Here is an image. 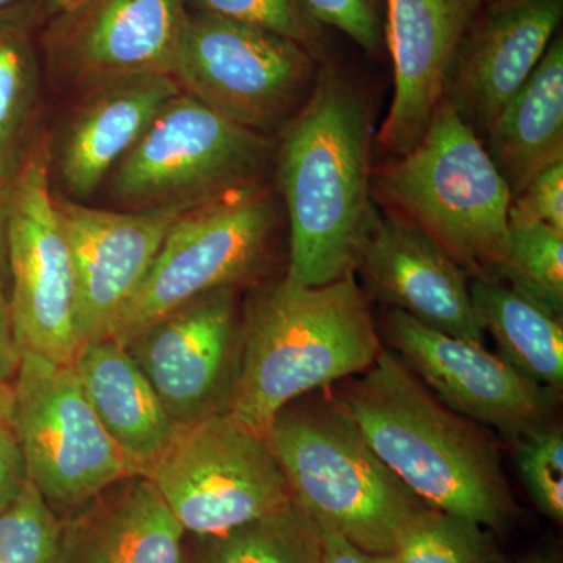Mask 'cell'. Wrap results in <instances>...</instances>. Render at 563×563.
<instances>
[{
    "label": "cell",
    "mask_w": 563,
    "mask_h": 563,
    "mask_svg": "<svg viewBox=\"0 0 563 563\" xmlns=\"http://www.w3.org/2000/svg\"><path fill=\"white\" fill-rule=\"evenodd\" d=\"M184 563H322V536L295 501L221 536L196 537Z\"/></svg>",
    "instance_id": "cell-25"
},
{
    "label": "cell",
    "mask_w": 563,
    "mask_h": 563,
    "mask_svg": "<svg viewBox=\"0 0 563 563\" xmlns=\"http://www.w3.org/2000/svg\"><path fill=\"white\" fill-rule=\"evenodd\" d=\"M372 121L365 99L332 63L280 132L277 190L290 225L285 276L307 287L355 274L377 210L372 191Z\"/></svg>",
    "instance_id": "cell-1"
},
{
    "label": "cell",
    "mask_w": 563,
    "mask_h": 563,
    "mask_svg": "<svg viewBox=\"0 0 563 563\" xmlns=\"http://www.w3.org/2000/svg\"><path fill=\"white\" fill-rule=\"evenodd\" d=\"M33 2L0 13V179L10 184L36 136L40 63Z\"/></svg>",
    "instance_id": "cell-24"
},
{
    "label": "cell",
    "mask_w": 563,
    "mask_h": 563,
    "mask_svg": "<svg viewBox=\"0 0 563 563\" xmlns=\"http://www.w3.org/2000/svg\"><path fill=\"white\" fill-rule=\"evenodd\" d=\"M187 0H81L52 18L43 49L55 74L81 91L136 76H172Z\"/></svg>",
    "instance_id": "cell-13"
},
{
    "label": "cell",
    "mask_w": 563,
    "mask_h": 563,
    "mask_svg": "<svg viewBox=\"0 0 563 563\" xmlns=\"http://www.w3.org/2000/svg\"><path fill=\"white\" fill-rule=\"evenodd\" d=\"M76 276L80 343L103 339L150 272L166 235L195 203L132 211L92 209L54 196ZM202 206V203H201Z\"/></svg>",
    "instance_id": "cell-15"
},
{
    "label": "cell",
    "mask_w": 563,
    "mask_h": 563,
    "mask_svg": "<svg viewBox=\"0 0 563 563\" xmlns=\"http://www.w3.org/2000/svg\"><path fill=\"white\" fill-rule=\"evenodd\" d=\"M372 191L385 211L420 229L473 279L495 280L509 242L512 192L446 99L413 150L373 169Z\"/></svg>",
    "instance_id": "cell-5"
},
{
    "label": "cell",
    "mask_w": 563,
    "mask_h": 563,
    "mask_svg": "<svg viewBox=\"0 0 563 563\" xmlns=\"http://www.w3.org/2000/svg\"><path fill=\"white\" fill-rule=\"evenodd\" d=\"M196 13L225 18L285 36L325 62V38L303 0H187Z\"/></svg>",
    "instance_id": "cell-29"
},
{
    "label": "cell",
    "mask_w": 563,
    "mask_h": 563,
    "mask_svg": "<svg viewBox=\"0 0 563 563\" xmlns=\"http://www.w3.org/2000/svg\"><path fill=\"white\" fill-rule=\"evenodd\" d=\"M518 563H558V561L554 558H550V555L533 554Z\"/></svg>",
    "instance_id": "cell-39"
},
{
    "label": "cell",
    "mask_w": 563,
    "mask_h": 563,
    "mask_svg": "<svg viewBox=\"0 0 563 563\" xmlns=\"http://www.w3.org/2000/svg\"><path fill=\"white\" fill-rule=\"evenodd\" d=\"M22 358V347L14 333L10 303L0 291V383L13 384Z\"/></svg>",
    "instance_id": "cell-34"
},
{
    "label": "cell",
    "mask_w": 563,
    "mask_h": 563,
    "mask_svg": "<svg viewBox=\"0 0 563 563\" xmlns=\"http://www.w3.org/2000/svg\"><path fill=\"white\" fill-rule=\"evenodd\" d=\"M180 91L172 76L128 77L84 91L58 151L66 190L77 198L98 190L163 103Z\"/></svg>",
    "instance_id": "cell-20"
},
{
    "label": "cell",
    "mask_w": 563,
    "mask_h": 563,
    "mask_svg": "<svg viewBox=\"0 0 563 563\" xmlns=\"http://www.w3.org/2000/svg\"><path fill=\"white\" fill-rule=\"evenodd\" d=\"M22 2H25V0H0V13L13 9V7L20 5Z\"/></svg>",
    "instance_id": "cell-40"
},
{
    "label": "cell",
    "mask_w": 563,
    "mask_h": 563,
    "mask_svg": "<svg viewBox=\"0 0 563 563\" xmlns=\"http://www.w3.org/2000/svg\"><path fill=\"white\" fill-rule=\"evenodd\" d=\"M80 2L81 0H33V7H35L38 21L47 22L52 18L73 9V7Z\"/></svg>",
    "instance_id": "cell-38"
},
{
    "label": "cell",
    "mask_w": 563,
    "mask_h": 563,
    "mask_svg": "<svg viewBox=\"0 0 563 563\" xmlns=\"http://www.w3.org/2000/svg\"><path fill=\"white\" fill-rule=\"evenodd\" d=\"M377 299L435 331L484 344L470 274L420 229L377 211L357 269Z\"/></svg>",
    "instance_id": "cell-18"
},
{
    "label": "cell",
    "mask_w": 563,
    "mask_h": 563,
    "mask_svg": "<svg viewBox=\"0 0 563 563\" xmlns=\"http://www.w3.org/2000/svg\"><path fill=\"white\" fill-rule=\"evenodd\" d=\"M485 0H384L393 98L377 133L388 158L413 150L443 101L455 55Z\"/></svg>",
    "instance_id": "cell-16"
},
{
    "label": "cell",
    "mask_w": 563,
    "mask_h": 563,
    "mask_svg": "<svg viewBox=\"0 0 563 563\" xmlns=\"http://www.w3.org/2000/svg\"><path fill=\"white\" fill-rule=\"evenodd\" d=\"M13 384L0 383V433L13 432Z\"/></svg>",
    "instance_id": "cell-37"
},
{
    "label": "cell",
    "mask_w": 563,
    "mask_h": 563,
    "mask_svg": "<svg viewBox=\"0 0 563 563\" xmlns=\"http://www.w3.org/2000/svg\"><path fill=\"white\" fill-rule=\"evenodd\" d=\"M143 476L195 537L221 536L292 501L265 437L229 412L181 428Z\"/></svg>",
    "instance_id": "cell-9"
},
{
    "label": "cell",
    "mask_w": 563,
    "mask_h": 563,
    "mask_svg": "<svg viewBox=\"0 0 563 563\" xmlns=\"http://www.w3.org/2000/svg\"><path fill=\"white\" fill-rule=\"evenodd\" d=\"M495 280L562 320L563 232L509 214L506 257Z\"/></svg>",
    "instance_id": "cell-26"
},
{
    "label": "cell",
    "mask_w": 563,
    "mask_h": 563,
    "mask_svg": "<svg viewBox=\"0 0 563 563\" xmlns=\"http://www.w3.org/2000/svg\"><path fill=\"white\" fill-rule=\"evenodd\" d=\"M124 347L177 428L228 412L242 350L235 288L192 299Z\"/></svg>",
    "instance_id": "cell-12"
},
{
    "label": "cell",
    "mask_w": 563,
    "mask_h": 563,
    "mask_svg": "<svg viewBox=\"0 0 563 563\" xmlns=\"http://www.w3.org/2000/svg\"><path fill=\"white\" fill-rule=\"evenodd\" d=\"M313 20L350 36L368 54L385 47L384 0H303Z\"/></svg>",
    "instance_id": "cell-31"
},
{
    "label": "cell",
    "mask_w": 563,
    "mask_h": 563,
    "mask_svg": "<svg viewBox=\"0 0 563 563\" xmlns=\"http://www.w3.org/2000/svg\"><path fill=\"white\" fill-rule=\"evenodd\" d=\"M385 336L410 372L455 413L514 443L547 424L558 391L520 376L484 344L446 335L396 309L385 317Z\"/></svg>",
    "instance_id": "cell-14"
},
{
    "label": "cell",
    "mask_w": 563,
    "mask_h": 563,
    "mask_svg": "<svg viewBox=\"0 0 563 563\" xmlns=\"http://www.w3.org/2000/svg\"><path fill=\"white\" fill-rule=\"evenodd\" d=\"M391 563H504L483 526L426 507L399 537Z\"/></svg>",
    "instance_id": "cell-27"
},
{
    "label": "cell",
    "mask_w": 563,
    "mask_h": 563,
    "mask_svg": "<svg viewBox=\"0 0 563 563\" xmlns=\"http://www.w3.org/2000/svg\"><path fill=\"white\" fill-rule=\"evenodd\" d=\"M563 18V0H490L474 18L444 98L476 133H487L539 66Z\"/></svg>",
    "instance_id": "cell-17"
},
{
    "label": "cell",
    "mask_w": 563,
    "mask_h": 563,
    "mask_svg": "<svg viewBox=\"0 0 563 563\" xmlns=\"http://www.w3.org/2000/svg\"><path fill=\"white\" fill-rule=\"evenodd\" d=\"M321 529L322 563H391L388 555L365 553L361 548L347 542L339 532Z\"/></svg>",
    "instance_id": "cell-35"
},
{
    "label": "cell",
    "mask_w": 563,
    "mask_h": 563,
    "mask_svg": "<svg viewBox=\"0 0 563 563\" xmlns=\"http://www.w3.org/2000/svg\"><path fill=\"white\" fill-rule=\"evenodd\" d=\"M49 147L36 133L7 202L11 321L22 351L73 365L77 332L76 276L51 191Z\"/></svg>",
    "instance_id": "cell-11"
},
{
    "label": "cell",
    "mask_w": 563,
    "mask_h": 563,
    "mask_svg": "<svg viewBox=\"0 0 563 563\" xmlns=\"http://www.w3.org/2000/svg\"><path fill=\"white\" fill-rule=\"evenodd\" d=\"M470 291L485 333L510 368L550 390L563 385L562 320L499 280L473 279Z\"/></svg>",
    "instance_id": "cell-23"
},
{
    "label": "cell",
    "mask_w": 563,
    "mask_h": 563,
    "mask_svg": "<svg viewBox=\"0 0 563 563\" xmlns=\"http://www.w3.org/2000/svg\"><path fill=\"white\" fill-rule=\"evenodd\" d=\"M333 393L377 457L422 503L496 531L514 520L495 437L444 406L398 355L380 351Z\"/></svg>",
    "instance_id": "cell-2"
},
{
    "label": "cell",
    "mask_w": 563,
    "mask_h": 563,
    "mask_svg": "<svg viewBox=\"0 0 563 563\" xmlns=\"http://www.w3.org/2000/svg\"><path fill=\"white\" fill-rule=\"evenodd\" d=\"M265 439L292 501L365 553L391 555L407 526L429 507L377 457L335 393L288 404Z\"/></svg>",
    "instance_id": "cell-4"
},
{
    "label": "cell",
    "mask_w": 563,
    "mask_h": 563,
    "mask_svg": "<svg viewBox=\"0 0 563 563\" xmlns=\"http://www.w3.org/2000/svg\"><path fill=\"white\" fill-rule=\"evenodd\" d=\"M63 520L32 481L0 512V563H57Z\"/></svg>",
    "instance_id": "cell-28"
},
{
    "label": "cell",
    "mask_w": 563,
    "mask_h": 563,
    "mask_svg": "<svg viewBox=\"0 0 563 563\" xmlns=\"http://www.w3.org/2000/svg\"><path fill=\"white\" fill-rule=\"evenodd\" d=\"M268 136L225 120L180 91L154 114L110 174V191L132 210L201 206L262 184L274 162Z\"/></svg>",
    "instance_id": "cell-6"
},
{
    "label": "cell",
    "mask_w": 563,
    "mask_h": 563,
    "mask_svg": "<svg viewBox=\"0 0 563 563\" xmlns=\"http://www.w3.org/2000/svg\"><path fill=\"white\" fill-rule=\"evenodd\" d=\"M27 465L13 432L0 433V512L20 498L29 484Z\"/></svg>",
    "instance_id": "cell-33"
},
{
    "label": "cell",
    "mask_w": 563,
    "mask_h": 563,
    "mask_svg": "<svg viewBox=\"0 0 563 563\" xmlns=\"http://www.w3.org/2000/svg\"><path fill=\"white\" fill-rule=\"evenodd\" d=\"M509 214L563 232V161L548 166L515 196Z\"/></svg>",
    "instance_id": "cell-32"
},
{
    "label": "cell",
    "mask_w": 563,
    "mask_h": 563,
    "mask_svg": "<svg viewBox=\"0 0 563 563\" xmlns=\"http://www.w3.org/2000/svg\"><path fill=\"white\" fill-rule=\"evenodd\" d=\"M73 368L111 442L143 476L180 431L150 380L125 347L110 339L81 344Z\"/></svg>",
    "instance_id": "cell-21"
},
{
    "label": "cell",
    "mask_w": 563,
    "mask_h": 563,
    "mask_svg": "<svg viewBox=\"0 0 563 563\" xmlns=\"http://www.w3.org/2000/svg\"><path fill=\"white\" fill-rule=\"evenodd\" d=\"M517 466L526 490L540 512L555 523L563 520V432L543 424L518 439Z\"/></svg>",
    "instance_id": "cell-30"
},
{
    "label": "cell",
    "mask_w": 563,
    "mask_h": 563,
    "mask_svg": "<svg viewBox=\"0 0 563 563\" xmlns=\"http://www.w3.org/2000/svg\"><path fill=\"white\" fill-rule=\"evenodd\" d=\"M13 393V433L29 479L58 517L135 476L96 417L73 365L22 351Z\"/></svg>",
    "instance_id": "cell-10"
},
{
    "label": "cell",
    "mask_w": 563,
    "mask_h": 563,
    "mask_svg": "<svg viewBox=\"0 0 563 563\" xmlns=\"http://www.w3.org/2000/svg\"><path fill=\"white\" fill-rule=\"evenodd\" d=\"M62 520L57 563H184V528L140 474L111 485Z\"/></svg>",
    "instance_id": "cell-19"
},
{
    "label": "cell",
    "mask_w": 563,
    "mask_h": 563,
    "mask_svg": "<svg viewBox=\"0 0 563 563\" xmlns=\"http://www.w3.org/2000/svg\"><path fill=\"white\" fill-rule=\"evenodd\" d=\"M492 162L512 199L548 166L563 161V38L555 35L531 77L493 121Z\"/></svg>",
    "instance_id": "cell-22"
},
{
    "label": "cell",
    "mask_w": 563,
    "mask_h": 563,
    "mask_svg": "<svg viewBox=\"0 0 563 563\" xmlns=\"http://www.w3.org/2000/svg\"><path fill=\"white\" fill-rule=\"evenodd\" d=\"M322 63L277 33L190 10L173 77L225 120L268 136L302 109Z\"/></svg>",
    "instance_id": "cell-8"
},
{
    "label": "cell",
    "mask_w": 563,
    "mask_h": 563,
    "mask_svg": "<svg viewBox=\"0 0 563 563\" xmlns=\"http://www.w3.org/2000/svg\"><path fill=\"white\" fill-rule=\"evenodd\" d=\"M7 202H9V184L0 179V291L5 292L9 282V263H7Z\"/></svg>",
    "instance_id": "cell-36"
},
{
    "label": "cell",
    "mask_w": 563,
    "mask_h": 563,
    "mask_svg": "<svg viewBox=\"0 0 563 563\" xmlns=\"http://www.w3.org/2000/svg\"><path fill=\"white\" fill-rule=\"evenodd\" d=\"M383 350L354 274L320 287L285 276L246 303L228 412L265 437L288 404L366 372Z\"/></svg>",
    "instance_id": "cell-3"
},
{
    "label": "cell",
    "mask_w": 563,
    "mask_h": 563,
    "mask_svg": "<svg viewBox=\"0 0 563 563\" xmlns=\"http://www.w3.org/2000/svg\"><path fill=\"white\" fill-rule=\"evenodd\" d=\"M276 221V201L262 184L181 214L103 339L124 347L152 322L192 299L254 277L265 262Z\"/></svg>",
    "instance_id": "cell-7"
}]
</instances>
